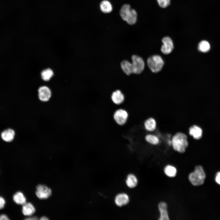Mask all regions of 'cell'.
Wrapping results in <instances>:
<instances>
[{"mask_svg":"<svg viewBox=\"0 0 220 220\" xmlns=\"http://www.w3.org/2000/svg\"><path fill=\"white\" fill-rule=\"evenodd\" d=\"M147 64L152 72L157 73L162 69L164 65V61L160 56L154 55L148 58Z\"/></svg>","mask_w":220,"mask_h":220,"instance_id":"3","label":"cell"},{"mask_svg":"<svg viewBox=\"0 0 220 220\" xmlns=\"http://www.w3.org/2000/svg\"><path fill=\"white\" fill-rule=\"evenodd\" d=\"M130 10V6L128 4H125L122 6L120 10V14L123 20H126Z\"/></svg>","mask_w":220,"mask_h":220,"instance_id":"23","label":"cell"},{"mask_svg":"<svg viewBox=\"0 0 220 220\" xmlns=\"http://www.w3.org/2000/svg\"><path fill=\"white\" fill-rule=\"evenodd\" d=\"M40 219L41 220H49V218L46 217L42 216L40 218Z\"/></svg>","mask_w":220,"mask_h":220,"instance_id":"31","label":"cell"},{"mask_svg":"<svg viewBox=\"0 0 220 220\" xmlns=\"http://www.w3.org/2000/svg\"><path fill=\"white\" fill-rule=\"evenodd\" d=\"M189 134L195 139H200L202 137L203 131L199 127L194 125L191 126L189 129Z\"/></svg>","mask_w":220,"mask_h":220,"instance_id":"11","label":"cell"},{"mask_svg":"<svg viewBox=\"0 0 220 220\" xmlns=\"http://www.w3.org/2000/svg\"><path fill=\"white\" fill-rule=\"evenodd\" d=\"M126 182L127 186L130 188H133L137 185L138 180L134 174H131L127 175Z\"/></svg>","mask_w":220,"mask_h":220,"instance_id":"16","label":"cell"},{"mask_svg":"<svg viewBox=\"0 0 220 220\" xmlns=\"http://www.w3.org/2000/svg\"><path fill=\"white\" fill-rule=\"evenodd\" d=\"M100 7L101 11L105 13H110L112 9V6L110 2L106 0L101 2Z\"/></svg>","mask_w":220,"mask_h":220,"instance_id":"21","label":"cell"},{"mask_svg":"<svg viewBox=\"0 0 220 220\" xmlns=\"http://www.w3.org/2000/svg\"><path fill=\"white\" fill-rule=\"evenodd\" d=\"M114 118L116 122L120 125H124L127 120L128 114L127 112L123 109H119L115 112Z\"/></svg>","mask_w":220,"mask_h":220,"instance_id":"7","label":"cell"},{"mask_svg":"<svg viewBox=\"0 0 220 220\" xmlns=\"http://www.w3.org/2000/svg\"><path fill=\"white\" fill-rule=\"evenodd\" d=\"M215 180L216 182L218 184L220 185V172H218L217 174Z\"/></svg>","mask_w":220,"mask_h":220,"instance_id":"28","label":"cell"},{"mask_svg":"<svg viewBox=\"0 0 220 220\" xmlns=\"http://www.w3.org/2000/svg\"><path fill=\"white\" fill-rule=\"evenodd\" d=\"M5 204V201L4 199L0 196V209H2L4 206Z\"/></svg>","mask_w":220,"mask_h":220,"instance_id":"27","label":"cell"},{"mask_svg":"<svg viewBox=\"0 0 220 220\" xmlns=\"http://www.w3.org/2000/svg\"><path fill=\"white\" fill-rule=\"evenodd\" d=\"M14 201L18 204L23 205L26 203V199L23 194L20 192H17L13 196Z\"/></svg>","mask_w":220,"mask_h":220,"instance_id":"22","label":"cell"},{"mask_svg":"<svg viewBox=\"0 0 220 220\" xmlns=\"http://www.w3.org/2000/svg\"><path fill=\"white\" fill-rule=\"evenodd\" d=\"M157 1L159 6L163 8L167 7L170 3V0H157Z\"/></svg>","mask_w":220,"mask_h":220,"instance_id":"26","label":"cell"},{"mask_svg":"<svg viewBox=\"0 0 220 220\" xmlns=\"http://www.w3.org/2000/svg\"><path fill=\"white\" fill-rule=\"evenodd\" d=\"M145 129L149 131H152L156 129V123L155 120L152 118H150L146 119L144 122Z\"/></svg>","mask_w":220,"mask_h":220,"instance_id":"17","label":"cell"},{"mask_svg":"<svg viewBox=\"0 0 220 220\" xmlns=\"http://www.w3.org/2000/svg\"><path fill=\"white\" fill-rule=\"evenodd\" d=\"M131 63L133 73L138 74L143 71L145 67V63L142 59L139 56L133 55L132 56Z\"/></svg>","mask_w":220,"mask_h":220,"instance_id":"4","label":"cell"},{"mask_svg":"<svg viewBox=\"0 0 220 220\" xmlns=\"http://www.w3.org/2000/svg\"><path fill=\"white\" fill-rule=\"evenodd\" d=\"M163 44L161 46V51L164 54L170 53L174 48V45L172 39L169 37H165L162 39Z\"/></svg>","mask_w":220,"mask_h":220,"instance_id":"8","label":"cell"},{"mask_svg":"<svg viewBox=\"0 0 220 220\" xmlns=\"http://www.w3.org/2000/svg\"><path fill=\"white\" fill-rule=\"evenodd\" d=\"M210 49V45L209 43L205 40L201 41L198 44V49L200 52L206 53Z\"/></svg>","mask_w":220,"mask_h":220,"instance_id":"24","label":"cell"},{"mask_svg":"<svg viewBox=\"0 0 220 220\" xmlns=\"http://www.w3.org/2000/svg\"><path fill=\"white\" fill-rule=\"evenodd\" d=\"M38 96L39 100L41 102H47L51 97V90L47 86H40L38 90Z\"/></svg>","mask_w":220,"mask_h":220,"instance_id":"5","label":"cell"},{"mask_svg":"<svg viewBox=\"0 0 220 220\" xmlns=\"http://www.w3.org/2000/svg\"><path fill=\"white\" fill-rule=\"evenodd\" d=\"M40 75L43 81H48L53 76L54 72L51 68H48L43 70L41 72Z\"/></svg>","mask_w":220,"mask_h":220,"instance_id":"15","label":"cell"},{"mask_svg":"<svg viewBox=\"0 0 220 220\" xmlns=\"http://www.w3.org/2000/svg\"><path fill=\"white\" fill-rule=\"evenodd\" d=\"M158 208L160 213L159 220H170L167 211V205L164 201L160 202L158 205Z\"/></svg>","mask_w":220,"mask_h":220,"instance_id":"9","label":"cell"},{"mask_svg":"<svg viewBox=\"0 0 220 220\" xmlns=\"http://www.w3.org/2000/svg\"><path fill=\"white\" fill-rule=\"evenodd\" d=\"M9 219L5 215H2L0 216V220H9Z\"/></svg>","mask_w":220,"mask_h":220,"instance_id":"29","label":"cell"},{"mask_svg":"<svg viewBox=\"0 0 220 220\" xmlns=\"http://www.w3.org/2000/svg\"><path fill=\"white\" fill-rule=\"evenodd\" d=\"M146 141L148 143L153 145H156L159 143V138L156 136L151 134L147 135L145 137Z\"/></svg>","mask_w":220,"mask_h":220,"instance_id":"25","label":"cell"},{"mask_svg":"<svg viewBox=\"0 0 220 220\" xmlns=\"http://www.w3.org/2000/svg\"><path fill=\"white\" fill-rule=\"evenodd\" d=\"M111 99L114 103L119 105L123 102L124 97L120 90H117L113 92L111 96Z\"/></svg>","mask_w":220,"mask_h":220,"instance_id":"13","label":"cell"},{"mask_svg":"<svg viewBox=\"0 0 220 220\" xmlns=\"http://www.w3.org/2000/svg\"><path fill=\"white\" fill-rule=\"evenodd\" d=\"M171 144L174 151L180 153H183L188 146L187 137L182 133H177L172 137Z\"/></svg>","mask_w":220,"mask_h":220,"instance_id":"1","label":"cell"},{"mask_svg":"<svg viewBox=\"0 0 220 220\" xmlns=\"http://www.w3.org/2000/svg\"><path fill=\"white\" fill-rule=\"evenodd\" d=\"M121 67L123 72L127 75L133 73L131 63L127 60H124L120 64Z\"/></svg>","mask_w":220,"mask_h":220,"instance_id":"19","label":"cell"},{"mask_svg":"<svg viewBox=\"0 0 220 220\" xmlns=\"http://www.w3.org/2000/svg\"><path fill=\"white\" fill-rule=\"evenodd\" d=\"M164 171L166 175L170 178L174 177L177 173L176 168L170 165H167L164 167Z\"/></svg>","mask_w":220,"mask_h":220,"instance_id":"18","label":"cell"},{"mask_svg":"<svg viewBox=\"0 0 220 220\" xmlns=\"http://www.w3.org/2000/svg\"><path fill=\"white\" fill-rule=\"evenodd\" d=\"M51 189L46 186L39 184L36 187V195L41 199L48 198L51 194Z\"/></svg>","mask_w":220,"mask_h":220,"instance_id":"6","label":"cell"},{"mask_svg":"<svg viewBox=\"0 0 220 220\" xmlns=\"http://www.w3.org/2000/svg\"><path fill=\"white\" fill-rule=\"evenodd\" d=\"M38 219V218L37 217L35 216H33L32 217H29L28 218H26L25 219L27 220H37Z\"/></svg>","mask_w":220,"mask_h":220,"instance_id":"30","label":"cell"},{"mask_svg":"<svg viewBox=\"0 0 220 220\" xmlns=\"http://www.w3.org/2000/svg\"><path fill=\"white\" fill-rule=\"evenodd\" d=\"M22 212L25 216H30L35 213V209L33 205L31 203H25L23 205Z\"/></svg>","mask_w":220,"mask_h":220,"instance_id":"14","label":"cell"},{"mask_svg":"<svg viewBox=\"0 0 220 220\" xmlns=\"http://www.w3.org/2000/svg\"><path fill=\"white\" fill-rule=\"evenodd\" d=\"M137 16L136 11L134 9H131L125 21L129 24H134L136 22Z\"/></svg>","mask_w":220,"mask_h":220,"instance_id":"20","label":"cell"},{"mask_svg":"<svg viewBox=\"0 0 220 220\" xmlns=\"http://www.w3.org/2000/svg\"><path fill=\"white\" fill-rule=\"evenodd\" d=\"M15 135L14 131L10 128L4 130L1 134L2 139L4 141L7 142L12 141L13 140Z\"/></svg>","mask_w":220,"mask_h":220,"instance_id":"12","label":"cell"},{"mask_svg":"<svg viewBox=\"0 0 220 220\" xmlns=\"http://www.w3.org/2000/svg\"><path fill=\"white\" fill-rule=\"evenodd\" d=\"M206 175L202 167L200 165L195 167L193 172L189 175L188 178L192 185L199 186L202 185L205 178Z\"/></svg>","mask_w":220,"mask_h":220,"instance_id":"2","label":"cell"},{"mask_svg":"<svg viewBox=\"0 0 220 220\" xmlns=\"http://www.w3.org/2000/svg\"><path fill=\"white\" fill-rule=\"evenodd\" d=\"M115 203L118 206L122 207L127 204L129 201L128 195L125 193H121L117 195L115 198Z\"/></svg>","mask_w":220,"mask_h":220,"instance_id":"10","label":"cell"}]
</instances>
